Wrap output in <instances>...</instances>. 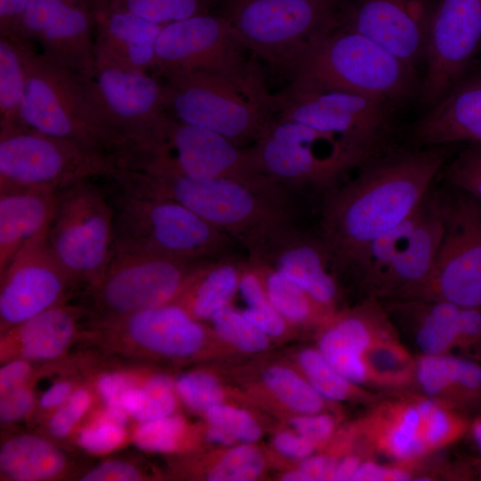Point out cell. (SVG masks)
I'll list each match as a JSON object with an SVG mask.
<instances>
[{
	"label": "cell",
	"instance_id": "cell-35",
	"mask_svg": "<svg viewBox=\"0 0 481 481\" xmlns=\"http://www.w3.org/2000/svg\"><path fill=\"white\" fill-rule=\"evenodd\" d=\"M114 5L159 25L212 12L217 0H109Z\"/></svg>",
	"mask_w": 481,
	"mask_h": 481
},
{
	"label": "cell",
	"instance_id": "cell-30",
	"mask_svg": "<svg viewBox=\"0 0 481 481\" xmlns=\"http://www.w3.org/2000/svg\"><path fill=\"white\" fill-rule=\"evenodd\" d=\"M65 465V456L57 446L32 435L12 437L0 450L1 472L11 480H47L59 476Z\"/></svg>",
	"mask_w": 481,
	"mask_h": 481
},
{
	"label": "cell",
	"instance_id": "cell-54",
	"mask_svg": "<svg viewBox=\"0 0 481 481\" xmlns=\"http://www.w3.org/2000/svg\"><path fill=\"white\" fill-rule=\"evenodd\" d=\"M410 475L407 471L398 468H387L377 463L367 461L361 463L352 480L355 481H403L408 480Z\"/></svg>",
	"mask_w": 481,
	"mask_h": 481
},
{
	"label": "cell",
	"instance_id": "cell-16",
	"mask_svg": "<svg viewBox=\"0 0 481 481\" xmlns=\"http://www.w3.org/2000/svg\"><path fill=\"white\" fill-rule=\"evenodd\" d=\"M257 60L217 11L163 25L152 73L161 79L242 70Z\"/></svg>",
	"mask_w": 481,
	"mask_h": 481
},
{
	"label": "cell",
	"instance_id": "cell-45",
	"mask_svg": "<svg viewBox=\"0 0 481 481\" xmlns=\"http://www.w3.org/2000/svg\"><path fill=\"white\" fill-rule=\"evenodd\" d=\"M456 356L425 355L417 366V378L422 389L429 395L452 391L454 395L457 371Z\"/></svg>",
	"mask_w": 481,
	"mask_h": 481
},
{
	"label": "cell",
	"instance_id": "cell-24",
	"mask_svg": "<svg viewBox=\"0 0 481 481\" xmlns=\"http://www.w3.org/2000/svg\"><path fill=\"white\" fill-rule=\"evenodd\" d=\"M420 146L481 143V68L471 69L414 125Z\"/></svg>",
	"mask_w": 481,
	"mask_h": 481
},
{
	"label": "cell",
	"instance_id": "cell-56",
	"mask_svg": "<svg viewBox=\"0 0 481 481\" xmlns=\"http://www.w3.org/2000/svg\"><path fill=\"white\" fill-rule=\"evenodd\" d=\"M29 0H0V36H13Z\"/></svg>",
	"mask_w": 481,
	"mask_h": 481
},
{
	"label": "cell",
	"instance_id": "cell-59",
	"mask_svg": "<svg viewBox=\"0 0 481 481\" xmlns=\"http://www.w3.org/2000/svg\"><path fill=\"white\" fill-rule=\"evenodd\" d=\"M360 464L361 463L356 456H345L337 462L331 480H352Z\"/></svg>",
	"mask_w": 481,
	"mask_h": 481
},
{
	"label": "cell",
	"instance_id": "cell-2",
	"mask_svg": "<svg viewBox=\"0 0 481 481\" xmlns=\"http://www.w3.org/2000/svg\"><path fill=\"white\" fill-rule=\"evenodd\" d=\"M113 182L126 192L176 201L259 257L293 226L286 186L268 176L252 181L193 178L160 163L118 167Z\"/></svg>",
	"mask_w": 481,
	"mask_h": 481
},
{
	"label": "cell",
	"instance_id": "cell-7",
	"mask_svg": "<svg viewBox=\"0 0 481 481\" xmlns=\"http://www.w3.org/2000/svg\"><path fill=\"white\" fill-rule=\"evenodd\" d=\"M341 0H222L248 51L281 74L336 22Z\"/></svg>",
	"mask_w": 481,
	"mask_h": 481
},
{
	"label": "cell",
	"instance_id": "cell-47",
	"mask_svg": "<svg viewBox=\"0 0 481 481\" xmlns=\"http://www.w3.org/2000/svg\"><path fill=\"white\" fill-rule=\"evenodd\" d=\"M91 399L90 393L84 388L73 392L49 420L48 429L51 435L58 438L69 435L75 424L88 410Z\"/></svg>",
	"mask_w": 481,
	"mask_h": 481
},
{
	"label": "cell",
	"instance_id": "cell-20",
	"mask_svg": "<svg viewBox=\"0 0 481 481\" xmlns=\"http://www.w3.org/2000/svg\"><path fill=\"white\" fill-rule=\"evenodd\" d=\"M435 6L430 0H341L337 22L416 69L425 61Z\"/></svg>",
	"mask_w": 481,
	"mask_h": 481
},
{
	"label": "cell",
	"instance_id": "cell-18",
	"mask_svg": "<svg viewBox=\"0 0 481 481\" xmlns=\"http://www.w3.org/2000/svg\"><path fill=\"white\" fill-rule=\"evenodd\" d=\"M78 77L100 118L123 145L148 135L168 116L163 82L152 72L94 65Z\"/></svg>",
	"mask_w": 481,
	"mask_h": 481
},
{
	"label": "cell",
	"instance_id": "cell-42",
	"mask_svg": "<svg viewBox=\"0 0 481 481\" xmlns=\"http://www.w3.org/2000/svg\"><path fill=\"white\" fill-rule=\"evenodd\" d=\"M175 389L183 402L192 411L203 412L224 400V391L219 381L211 374L193 371L180 376Z\"/></svg>",
	"mask_w": 481,
	"mask_h": 481
},
{
	"label": "cell",
	"instance_id": "cell-33",
	"mask_svg": "<svg viewBox=\"0 0 481 481\" xmlns=\"http://www.w3.org/2000/svg\"><path fill=\"white\" fill-rule=\"evenodd\" d=\"M268 389L285 406L298 414L320 412L323 397L312 387L306 377L284 366H272L264 373Z\"/></svg>",
	"mask_w": 481,
	"mask_h": 481
},
{
	"label": "cell",
	"instance_id": "cell-40",
	"mask_svg": "<svg viewBox=\"0 0 481 481\" xmlns=\"http://www.w3.org/2000/svg\"><path fill=\"white\" fill-rule=\"evenodd\" d=\"M445 183L473 198L481 206V143H469L442 170Z\"/></svg>",
	"mask_w": 481,
	"mask_h": 481
},
{
	"label": "cell",
	"instance_id": "cell-44",
	"mask_svg": "<svg viewBox=\"0 0 481 481\" xmlns=\"http://www.w3.org/2000/svg\"><path fill=\"white\" fill-rule=\"evenodd\" d=\"M205 415L208 425L224 429L240 444H254L261 437L260 426L242 409L222 403L208 409Z\"/></svg>",
	"mask_w": 481,
	"mask_h": 481
},
{
	"label": "cell",
	"instance_id": "cell-61",
	"mask_svg": "<svg viewBox=\"0 0 481 481\" xmlns=\"http://www.w3.org/2000/svg\"><path fill=\"white\" fill-rule=\"evenodd\" d=\"M469 430L477 448L481 452V415L469 424Z\"/></svg>",
	"mask_w": 481,
	"mask_h": 481
},
{
	"label": "cell",
	"instance_id": "cell-29",
	"mask_svg": "<svg viewBox=\"0 0 481 481\" xmlns=\"http://www.w3.org/2000/svg\"><path fill=\"white\" fill-rule=\"evenodd\" d=\"M80 314L78 309L62 303L12 328L22 355L33 360L61 355L75 337Z\"/></svg>",
	"mask_w": 481,
	"mask_h": 481
},
{
	"label": "cell",
	"instance_id": "cell-11",
	"mask_svg": "<svg viewBox=\"0 0 481 481\" xmlns=\"http://www.w3.org/2000/svg\"><path fill=\"white\" fill-rule=\"evenodd\" d=\"M433 194L443 233L428 278L407 299L481 307V206L449 185Z\"/></svg>",
	"mask_w": 481,
	"mask_h": 481
},
{
	"label": "cell",
	"instance_id": "cell-14",
	"mask_svg": "<svg viewBox=\"0 0 481 481\" xmlns=\"http://www.w3.org/2000/svg\"><path fill=\"white\" fill-rule=\"evenodd\" d=\"M126 158L166 165L198 179L252 181L262 176L249 146H240L204 127L181 122L169 114L155 130L133 143Z\"/></svg>",
	"mask_w": 481,
	"mask_h": 481
},
{
	"label": "cell",
	"instance_id": "cell-43",
	"mask_svg": "<svg viewBox=\"0 0 481 481\" xmlns=\"http://www.w3.org/2000/svg\"><path fill=\"white\" fill-rule=\"evenodd\" d=\"M121 406L129 416L143 422L173 414L176 399L174 390L149 392L135 386L124 394Z\"/></svg>",
	"mask_w": 481,
	"mask_h": 481
},
{
	"label": "cell",
	"instance_id": "cell-28",
	"mask_svg": "<svg viewBox=\"0 0 481 481\" xmlns=\"http://www.w3.org/2000/svg\"><path fill=\"white\" fill-rule=\"evenodd\" d=\"M244 261L232 255L203 263L176 301L198 320H208L230 306L238 290Z\"/></svg>",
	"mask_w": 481,
	"mask_h": 481
},
{
	"label": "cell",
	"instance_id": "cell-9",
	"mask_svg": "<svg viewBox=\"0 0 481 481\" xmlns=\"http://www.w3.org/2000/svg\"><path fill=\"white\" fill-rule=\"evenodd\" d=\"M442 233L432 190L411 216L365 246L346 271L376 295L406 299L428 278Z\"/></svg>",
	"mask_w": 481,
	"mask_h": 481
},
{
	"label": "cell",
	"instance_id": "cell-3",
	"mask_svg": "<svg viewBox=\"0 0 481 481\" xmlns=\"http://www.w3.org/2000/svg\"><path fill=\"white\" fill-rule=\"evenodd\" d=\"M282 75L294 86L345 91L390 105L418 86L414 68L337 19Z\"/></svg>",
	"mask_w": 481,
	"mask_h": 481
},
{
	"label": "cell",
	"instance_id": "cell-25",
	"mask_svg": "<svg viewBox=\"0 0 481 481\" xmlns=\"http://www.w3.org/2000/svg\"><path fill=\"white\" fill-rule=\"evenodd\" d=\"M129 340L150 352L186 357L200 351L206 331L199 320L177 302L145 309L108 322Z\"/></svg>",
	"mask_w": 481,
	"mask_h": 481
},
{
	"label": "cell",
	"instance_id": "cell-26",
	"mask_svg": "<svg viewBox=\"0 0 481 481\" xmlns=\"http://www.w3.org/2000/svg\"><path fill=\"white\" fill-rule=\"evenodd\" d=\"M387 326L383 312L374 300L338 316L322 335L319 351L330 365L351 383L369 377L364 358L371 340Z\"/></svg>",
	"mask_w": 481,
	"mask_h": 481
},
{
	"label": "cell",
	"instance_id": "cell-52",
	"mask_svg": "<svg viewBox=\"0 0 481 481\" xmlns=\"http://www.w3.org/2000/svg\"><path fill=\"white\" fill-rule=\"evenodd\" d=\"M134 387L132 378L119 372L103 374L97 381V389L109 406H121L124 394Z\"/></svg>",
	"mask_w": 481,
	"mask_h": 481
},
{
	"label": "cell",
	"instance_id": "cell-37",
	"mask_svg": "<svg viewBox=\"0 0 481 481\" xmlns=\"http://www.w3.org/2000/svg\"><path fill=\"white\" fill-rule=\"evenodd\" d=\"M421 416L422 433L428 449L452 442L469 428L468 420L461 414L439 406L430 399L416 404Z\"/></svg>",
	"mask_w": 481,
	"mask_h": 481
},
{
	"label": "cell",
	"instance_id": "cell-12",
	"mask_svg": "<svg viewBox=\"0 0 481 481\" xmlns=\"http://www.w3.org/2000/svg\"><path fill=\"white\" fill-rule=\"evenodd\" d=\"M113 156L70 141L22 128L0 132V191L61 192L96 177L107 178Z\"/></svg>",
	"mask_w": 481,
	"mask_h": 481
},
{
	"label": "cell",
	"instance_id": "cell-41",
	"mask_svg": "<svg viewBox=\"0 0 481 481\" xmlns=\"http://www.w3.org/2000/svg\"><path fill=\"white\" fill-rule=\"evenodd\" d=\"M184 429L183 419L173 413L141 422L134 433V442L144 451L168 452L177 448Z\"/></svg>",
	"mask_w": 481,
	"mask_h": 481
},
{
	"label": "cell",
	"instance_id": "cell-60",
	"mask_svg": "<svg viewBox=\"0 0 481 481\" xmlns=\"http://www.w3.org/2000/svg\"><path fill=\"white\" fill-rule=\"evenodd\" d=\"M206 437L208 442L224 446H231L236 443L224 429L213 425H208Z\"/></svg>",
	"mask_w": 481,
	"mask_h": 481
},
{
	"label": "cell",
	"instance_id": "cell-34",
	"mask_svg": "<svg viewBox=\"0 0 481 481\" xmlns=\"http://www.w3.org/2000/svg\"><path fill=\"white\" fill-rule=\"evenodd\" d=\"M386 452L397 460H407L424 453L428 448L422 433L421 416L415 405L399 409L381 436Z\"/></svg>",
	"mask_w": 481,
	"mask_h": 481
},
{
	"label": "cell",
	"instance_id": "cell-21",
	"mask_svg": "<svg viewBox=\"0 0 481 481\" xmlns=\"http://www.w3.org/2000/svg\"><path fill=\"white\" fill-rule=\"evenodd\" d=\"M1 274V327L12 329L65 303L75 281L57 261L47 238L22 249Z\"/></svg>",
	"mask_w": 481,
	"mask_h": 481
},
{
	"label": "cell",
	"instance_id": "cell-22",
	"mask_svg": "<svg viewBox=\"0 0 481 481\" xmlns=\"http://www.w3.org/2000/svg\"><path fill=\"white\" fill-rule=\"evenodd\" d=\"M252 258L285 274L330 314L338 292L336 274L344 271L321 234L313 235L293 225Z\"/></svg>",
	"mask_w": 481,
	"mask_h": 481
},
{
	"label": "cell",
	"instance_id": "cell-4",
	"mask_svg": "<svg viewBox=\"0 0 481 481\" xmlns=\"http://www.w3.org/2000/svg\"><path fill=\"white\" fill-rule=\"evenodd\" d=\"M162 82L171 117L240 146L253 144L276 115L275 96L257 61L233 73L192 74Z\"/></svg>",
	"mask_w": 481,
	"mask_h": 481
},
{
	"label": "cell",
	"instance_id": "cell-31",
	"mask_svg": "<svg viewBox=\"0 0 481 481\" xmlns=\"http://www.w3.org/2000/svg\"><path fill=\"white\" fill-rule=\"evenodd\" d=\"M32 45L15 35L0 36V132L22 129L27 55Z\"/></svg>",
	"mask_w": 481,
	"mask_h": 481
},
{
	"label": "cell",
	"instance_id": "cell-39",
	"mask_svg": "<svg viewBox=\"0 0 481 481\" xmlns=\"http://www.w3.org/2000/svg\"><path fill=\"white\" fill-rule=\"evenodd\" d=\"M298 360L306 379L324 399L342 401L348 397L352 383L336 371L319 350L305 349Z\"/></svg>",
	"mask_w": 481,
	"mask_h": 481
},
{
	"label": "cell",
	"instance_id": "cell-8",
	"mask_svg": "<svg viewBox=\"0 0 481 481\" xmlns=\"http://www.w3.org/2000/svg\"><path fill=\"white\" fill-rule=\"evenodd\" d=\"M249 147L261 174L289 189L322 194L371 159L330 134L277 117Z\"/></svg>",
	"mask_w": 481,
	"mask_h": 481
},
{
	"label": "cell",
	"instance_id": "cell-15",
	"mask_svg": "<svg viewBox=\"0 0 481 481\" xmlns=\"http://www.w3.org/2000/svg\"><path fill=\"white\" fill-rule=\"evenodd\" d=\"M275 117L330 134L369 158L386 149L392 105L349 92L288 85L274 94Z\"/></svg>",
	"mask_w": 481,
	"mask_h": 481
},
{
	"label": "cell",
	"instance_id": "cell-6",
	"mask_svg": "<svg viewBox=\"0 0 481 481\" xmlns=\"http://www.w3.org/2000/svg\"><path fill=\"white\" fill-rule=\"evenodd\" d=\"M22 128L73 142L113 156L122 140L102 121L77 74L39 52L27 55V82L21 104Z\"/></svg>",
	"mask_w": 481,
	"mask_h": 481
},
{
	"label": "cell",
	"instance_id": "cell-46",
	"mask_svg": "<svg viewBox=\"0 0 481 481\" xmlns=\"http://www.w3.org/2000/svg\"><path fill=\"white\" fill-rule=\"evenodd\" d=\"M126 436L125 426L101 419L79 432L77 443L89 452L106 453L118 448Z\"/></svg>",
	"mask_w": 481,
	"mask_h": 481
},
{
	"label": "cell",
	"instance_id": "cell-53",
	"mask_svg": "<svg viewBox=\"0 0 481 481\" xmlns=\"http://www.w3.org/2000/svg\"><path fill=\"white\" fill-rule=\"evenodd\" d=\"M273 446L281 454L297 460H304L310 456L315 444L296 431H281L275 435Z\"/></svg>",
	"mask_w": 481,
	"mask_h": 481
},
{
	"label": "cell",
	"instance_id": "cell-27",
	"mask_svg": "<svg viewBox=\"0 0 481 481\" xmlns=\"http://www.w3.org/2000/svg\"><path fill=\"white\" fill-rule=\"evenodd\" d=\"M59 192L0 191V273L27 246L47 238Z\"/></svg>",
	"mask_w": 481,
	"mask_h": 481
},
{
	"label": "cell",
	"instance_id": "cell-57",
	"mask_svg": "<svg viewBox=\"0 0 481 481\" xmlns=\"http://www.w3.org/2000/svg\"><path fill=\"white\" fill-rule=\"evenodd\" d=\"M337 462L330 456L310 455L302 460L298 469L309 477L310 481L331 480Z\"/></svg>",
	"mask_w": 481,
	"mask_h": 481
},
{
	"label": "cell",
	"instance_id": "cell-17",
	"mask_svg": "<svg viewBox=\"0 0 481 481\" xmlns=\"http://www.w3.org/2000/svg\"><path fill=\"white\" fill-rule=\"evenodd\" d=\"M481 52V0H439L426 45V73L420 86L431 107L471 69Z\"/></svg>",
	"mask_w": 481,
	"mask_h": 481
},
{
	"label": "cell",
	"instance_id": "cell-13",
	"mask_svg": "<svg viewBox=\"0 0 481 481\" xmlns=\"http://www.w3.org/2000/svg\"><path fill=\"white\" fill-rule=\"evenodd\" d=\"M203 263L114 248L102 276L87 288L93 309L108 322L176 302Z\"/></svg>",
	"mask_w": 481,
	"mask_h": 481
},
{
	"label": "cell",
	"instance_id": "cell-48",
	"mask_svg": "<svg viewBox=\"0 0 481 481\" xmlns=\"http://www.w3.org/2000/svg\"><path fill=\"white\" fill-rule=\"evenodd\" d=\"M292 429L314 444L327 439L334 429L331 416L320 412L298 414L290 420Z\"/></svg>",
	"mask_w": 481,
	"mask_h": 481
},
{
	"label": "cell",
	"instance_id": "cell-36",
	"mask_svg": "<svg viewBox=\"0 0 481 481\" xmlns=\"http://www.w3.org/2000/svg\"><path fill=\"white\" fill-rule=\"evenodd\" d=\"M210 320L216 336L242 352H261L269 345V337L231 306L216 312Z\"/></svg>",
	"mask_w": 481,
	"mask_h": 481
},
{
	"label": "cell",
	"instance_id": "cell-55",
	"mask_svg": "<svg viewBox=\"0 0 481 481\" xmlns=\"http://www.w3.org/2000/svg\"><path fill=\"white\" fill-rule=\"evenodd\" d=\"M30 373V365L24 359H15L0 369L1 395L22 386Z\"/></svg>",
	"mask_w": 481,
	"mask_h": 481
},
{
	"label": "cell",
	"instance_id": "cell-50",
	"mask_svg": "<svg viewBox=\"0 0 481 481\" xmlns=\"http://www.w3.org/2000/svg\"><path fill=\"white\" fill-rule=\"evenodd\" d=\"M241 313L250 323L268 337L281 336L286 330L288 322L270 302L257 307H247Z\"/></svg>",
	"mask_w": 481,
	"mask_h": 481
},
{
	"label": "cell",
	"instance_id": "cell-49",
	"mask_svg": "<svg viewBox=\"0 0 481 481\" xmlns=\"http://www.w3.org/2000/svg\"><path fill=\"white\" fill-rule=\"evenodd\" d=\"M33 393L22 386L2 394L0 418L4 423H11L24 418L32 409Z\"/></svg>",
	"mask_w": 481,
	"mask_h": 481
},
{
	"label": "cell",
	"instance_id": "cell-62",
	"mask_svg": "<svg viewBox=\"0 0 481 481\" xmlns=\"http://www.w3.org/2000/svg\"><path fill=\"white\" fill-rule=\"evenodd\" d=\"M281 479L284 481H310L309 477L299 469L286 472L282 475Z\"/></svg>",
	"mask_w": 481,
	"mask_h": 481
},
{
	"label": "cell",
	"instance_id": "cell-1",
	"mask_svg": "<svg viewBox=\"0 0 481 481\" xmlns=\"http://www.w3.org/2000/svg\"><path fill=\"white\" fill-rule=\"evenodd\" d=\"M451 157L452 145L386 148L322 194L320 234L344 271L418 209Z\"/></svg>",
	"mask_w": 481,
	"mask_h": 481
},
{
	"label": "cell",
	"instance_id": "cell-51",
	"mask_svg": "<svg viewBox=\"0 0 481 481\" xmlns=\"http://www.w3.org/2000/svg\"><path fill=\"white\" fill-rule=\"evenodd\" d=\"M80 479L83 481H136L141 479V474L132 464L114 460L97 465Z\"/></svg>",
	"mask_w": 481,
	"mask_h": 481
},
{
	"label": "cell",
	"instance_id": "cell-23",
	"mask_svg": "<svg viewBox=\"0 0 481 481\" xmlns=\"http://www.w3.org/2000/svg\"><path fill=\"white\" fill-rule=\"evenodd\" d=\"M94 12V65L152 72L162 26L109 1L95 6Z\"/></svg>",
	"mask_w": 481,
	"mask_h": 481
},
{
	"label": "cell",
	"instance_id": "cell-5",
	"mask_svg": "<svg viewBox=\"0 0 481 481\" xmlns=\"http://www.w3.org/2000/svg\"><path fill=\"white\" fill-rule=\"evenodd\" d=\"M116 249L207 262L232 255L234 240L185 206L115 187Z\"/></svg>",
	"mask_w": 481,
	"mask_h": 481
},
{
	"label": "cell",
	"instance_id": "cell-58",
	"mask_svg": "<svg viewBox=\"0 0 481 481\" xmlns=\"http://www.w3.org/2000/svg\"><path fill=\"white\" fill-rule=\"evenodd\" d=\"M72 393V385L69 381H58L42 394L39 404L46 410L59 408L70 397Z\"/></svg>",
	"mask_w": 481,
	"mask_h": 481
},
{
	"label": "cell",
	"instance_id": "cell-63",
	"mask_svg": "<svg viewBox=\"0 0 481 481\" xmlns=\"http://www.w3.org/2000/svg\"><path fill=\"white\" fill-rule=\"evenodd\" d=\"M91 4L92 6L94 8L95 6L102 4V3H105L109 0H87Z\"/></svg>",
	"mask_w": 481,
	"mask_h": 481
},
{
	"label": "cell",
	"instance_id": "cell-32",
	"mask_svg": "<svg viewBox=\"0 0 481 481\" xmlns=\"http://www.w3.org/2000/svg\"><path fill=\"white\" fill-rule=\"evenodd\" d=\"M253 259L260 265L270 304L288 322L304 323L315 318L330 316L331 314L291 279L268 264Z\"/></svg>",
	"mask_w": 481,
	"mask_h": 481
},
{
	"label": "cell",
	"instance_id": "cell-10",
	"mask_svg": "<svg viewBox=\"0 0 481 481\" xmlns=\"http://www.w3.org/2000/svg\"><path fill=\"white\" fill-rule=\"evenodd\" d=\"M47 244L75 283L87 288L102 276L115 246L114 208L110 194L86 180L58 194Z\"/></svg>",
	"mask_w": 481,
	"mask_h": 481
},
{
	"label": "cell",
	"instance_id": "cell-38",
	"mask_svg": "<svg viewBox=\"0 0 481 481\" xmlns=\"http://www.w3.org/2000/svg\"><path fill=\"white\" fill-rule=\"evenodd\" d=\"M265 461L254 444H240L230 448L208 472L210 481H252L262 473Z\"/></svg>",
	"mask_w": 481,
	"mask_h": 481
},
{
	"label": "cell",
	"instance_id": "cell-19",
	"mask_svg": "<svg viewBox=\"0 0 481 481\" xmlns=\"http://www.w3.org/2000/svg\"><path fill=\"white\" fill-rule=\"evenodd\" d=\"M94 7L87 0H29L15 36L82 75L94 66Z\"/></svg>",
	"mask_w": 481,
	"mask_h": 481
}]
</instances>
